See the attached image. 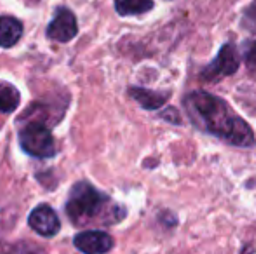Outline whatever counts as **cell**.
<instances>
[{"label": "cell", "instance_id": "9c48e42d", "mask_svg": "<svg viewBox=\"0 0 256 254\" xmlns=\"http://www.w3.org/2000/svg\"><path fill=\"white\" fill-rule=\"evenodd\" d=\"M129 96L134 98L145 110H157L168 103V99L171 98V92H158L143 87H131L129 89Z\"/></svg>", "mask_w": 256, "mask_h": 254}, {"label": "cell", "instance_id": "5b68a950", "mask_svg": "<svg viewBox=\"0 0 256 254\" xmlns=\"http://www.w3.org/2000/svg\"><path fill=\"white\" fill-rule=\"evenodd\" d=\"M77 33H78V24L75 14L70 9H66V7H60L56 10L54 19L48 26V37L51 40L64 44V42L74 40L77 37Z\"/></svg>", "mask_w": 256, "mask_h": 254}, {"label": "cell", "instance_id": "7c38bea8", "mask_svg": "<svg viewBox=\"0 0 256 254\" xmlns=\"http://www.w3.org/2000/svg\"><path fill=\"white\" fill-rule=\"evenodd\" d=\"M246 59H248V64H250V66L256 64V42L246 51Z\"/></svg>", "mask_w": 256, "mask_h": 254}, {"label": "cell", "instance_id": "52a82bcc", "mask_svg": "<svg viewBox=\"0 0 256 254\" xmlns=\"http://www.w3.org/2000/svg\"><path fill=\"white\" fill-rule=\"evenodd\" d=\"M75 248L84 254H104L114 248V239L106 232L86 230L74 237Z\"/></svg>", "mask_w": 256, "mask_h": 254}, {"label": "cell", "instance_id": "8fae6325", "mask_svg": "<svg viewBox=\"0 0 256 254\" xmlns=\"http://www.w3.org/2000/svg\"><path fill=\"white\" fill-rule=\"evenodd\" d=\"M20 103H21L20 91H18L14 85L2 82V84H0V112L2 113L16 112Z\"/></svg>", "mask_w": 256, "mask_h": 254}, {"label": "cell", "instance_id": "30bf717a", "mask_svg": "<svg viewBox=\"0 0 256 254\" xmlns=\"http://www.w3.org/2000/svg\"><path fill=\"white\" fill-rule=\"evenodd\" d=\"M154 0H115V10L120 16H138L152 10Z\"/></svg>", "mask_w": 256, "mask_h": 254}, {"label": "cell", "instance_id": "4fadbf2b", "mask_svg": "<svg viewBox=\"0 0 256 254\" xmlns=\"http://www.w3.org/2000/svg\"><path fill=\"white\" fill-rule=\"evenodd\" d=\"M251 251H253V248H251V246H244V248H242V254H251Z\"/></svg>", "mask_w": 256, "mask_h": 254}, {"label": "cell", "instance_id": "ba28073f", "mask_svg": "<svg viewBox=\"0 0 256 254\" xmlns=\"http://www.w3.org/2000/svg\"><path fill=\"white\" fill-rule=\"evenodd\" d=\"M23 37V24L12 16H0V47H14Z\"/></svg>", "mask_w": 256, "mask_h": 254}, {"label": "cell", "instance_id": "7a4b0ae2", "mask_svg": "<svg viewBox=\"0 0 256 254\" xmlns=\"http://www.w3.org/2000/svg\"><path fill=\"white\" fill-rule=\"evenodd\" d=\"M66 214L75 225H88L91 221L117 223L126 216V211L112 202L110 197L96 190L91 183H75L66 202Z\"/></svg>", "mask_w": 256, "mask_h": 254}, {"label": "cell", "instance_id": "6da1fadb", "mask_svg": "<svg viewBox=\"0 0 256 254\" xmlns=\"http://www.w3.org/2000/svg\"><path fill=\"white\" fill-rule=\"evenodd\" d=\"M185 106L194 126L240 148H251L256 138L250 124L232 110L225 99L204 91H196L185 98Z\"/></svg>", "mask_w": 256, "mask_h": 254}, {"label": "cell", "instance_id": "277c9868", "mask_svg": "<svg viewBox=\"0 0 256 254\" xmlns=\"http://www.w3.org/2000/svg\"><path fill=\"white\" fill-rule=\"evenodd\" d=\"M240 66V58L234 44H225L222 47V51L218 52L216 59L211 64L204 68L202 78L208 82H216L223 77L234 75Z\"/></svg>", "mask_w": 256, "mask_h": 254}, {"label": "cell", "instance_id": "3957f363", "mask_svg": "<svg viewBox=\"0 0 256 254\" xmlns=\"http://www.w3.org/2000/svg\"><path fill=\"white\" fill-rule=\"evenodd\" d=\"M20 141L23 150L37 159H51L56 155L54 136L48 127L40 122H32L20 132Z\"/></svg>", "mask_w": 256, "mask_h": 254}, {"label": "cell", "instance_id": "8992f818", "mask_svg": "<svg viewBox=\"0 0 256 254\" xmlns=\"http://www.w3.org/2000/svg\"><path fill=\"white\" fill-rule=\"evenodd\" d=\"M28 225L42 237H54L61 228V221L56 211L48 204H40L32 211L30 218H28Z\"/></svg>", "mask_w": 256, "mask_h": 254}]
</instances>
